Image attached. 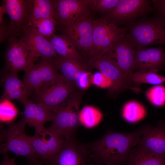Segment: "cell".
Returning <instances> with one entry per match:
<instances>
[{
	"label": "cell",
	"mask_w": 165,
	"mask_h": 165,
	"mask_svg": "<svg viewBox=\"0 0 165 165\" xmlns=\"http://www.w3.org/2000/svg\"><path fill=\"white\" fill-rule=\"evenodd\" d=\"M142 130L143 128L127 134L108 131L86 145L98 164L121 165L127 161L131 151L138 144Z\"/></svg>",
	"instance_id": "1"
},
{
	"label": "cell",
	"mask_w": 165,
	"mask_h": 165,
	"mask_svg": "<svg viewBox=\"0 0 165 165\" xmlns=\"http://www.w3.org/2000/svg\"><path fill=\"white\" fill-rule=\"evenodd\" d=\"M127 27L126 36L134 48L165 45V20L159 14L143 17Z\"/></svg>",
	"instance_id": "2"
},
{
	"label": "cell",
	"mask_w": 165,
	"mask_h": 165,
	"mask_svg": "<svg viewBox=\"0 0 165 165\" xmlns=\"http://www.w3.org/2000/svg\"><path fill=\"white\" fill-rule=\"evenodd\" d=\"M82 94L74 92L55 112L51 125L46 129L56 133L64 139L75 137L81 124L79 108Z\"/></svg>",
	"instance_id": "3"
},
{
	"label": "cell",
	"mask_w": 165,
	"mask_h": 165,
	"mask_svg": "<svg viewBox=\"0 0 165 165\" xmlns=\"http://www.w3.org/2000/svg\"><path fill=\"white\" fill-rule=\"evenodd\" d=\"M151 4L148 0H119L112 10L101 15V18L118 27L125 25L127 27L138 19L155 11Z\"/></svg>",
	"instance_id": "4"
},
{
	"label": "cell",
	"mask_w": 165,
	"mask_h": 165,
	"mask_svg": "<svg viewBox=\"0 0 165 165\" xmlns=\"http://www.w3.org/2000/svg\"><path fill=\"white\" fill-rule=\"evenodd\" d=\"M27 124L23 117L18 122L10 123L6 130L2 132L1 139L4 142L1 147V153L10 151L17 155L25 157L28 160H39L25 134V128Z\"/></svg>",
	"instance_id": "5"
},
{
	"label": "cell",
	"mask_w": 165,
	"mask_h": 165,
	"mask_svg": "<svg viewBox=\"0 0 165 165\" xmlns=\"http://www.w3.org/2000/svg\"><path fill=\"white\" fill-rule=\"evenodd\" d=\"M90 68L96 69L111 81L112 85L108 89V94L115 95L128 89L138 91L125 76L117 64L107 55L94 57L86 62Z\"/></svg>",
	"instance_id": "6"
},
{
	"label": "cell",
	"mask_w": 165,
	"mask_h": 165,
	"mask_svg": "<svg viewBox=\"0 0 165 165\" xmlns=\"http://www.w3.org/2000/svg\"><path fill=\"white\" fill-rule=\"evenodd\" d=\"M2 3L10 19L8 38H20L31 25L32 0H4Z\"/></svg>",
	"instance_id": "7"
},
{
	"label": "cell",
	"mask_w": 165,
	"mask_h": 165,
	"mask_svg": "<svg viewBox=\"0 0 165 165\" xmlns=\"http://www.w3.org/2000/svg\"><path fill=\"white\" fill-rule=\"evenodd\" d=\"M7 40L4 70L16 74L20 71H26L38 58L20 38L9 37Z\"/></svg>",
	"instance_id": "8"
},
{
	"label": "cell",
	"mask_w": 165,
	"mask_h": 165,
	"mask_svg": "<svg viewBox=\"0 0 165 165\" xmlns=\"http://www.w3.org/2000/svg\"><path fill=\"white\" fill-rule=\"evenodd\" d=\"M71 41L86 63L94 56L92 16L59 30Z\"/></svg>",
	"instance_id": "9"
},
{
	"label": "cell",
	"mask_w": 165,
	"mask_h": 165,
	"mask_svg": "<svg viewBox=\"0 0 165 165\" xmlns=\"http://www.w3.org/2000/svg\"><path fill=\"white\" fill-rule=\"evenodd\" d=\"M54 6L53 18L59 30L91 16L86 0H54Z\"/></svg>",
	"instance_id": "10"
},
{
	"label": "cell",
	"mask_w": 165,
	"mask_h": 165,
	"mask_svg": "<svg viewBox=\"0 0 165 165\" xmlns=\"http://www.w3.org/2000/svg\"><path fill=\"white\" fill-rule=\"evenodd\" d=\"M92 18L94 57L105 55L114 43L126 34L127 28L110 23L101 17Z\"/></svg>",
	"instance_id": "11"
},
{
	"label": "cell",
	"mask_w": 165,
	"mask_h": 165,
	"mask_svg": "<svg viewBox=\"0 0 165 165\" xmlns=\"http://www.w3.org/2000/svg\"><path fill=\"white\" fill-rule=\"evenodd\" d=\"M55 63L41 60L25 72L23 81L35 94L51 85L57 79L60 74Z\"/></svg>",
	"instance_id": "12"
},
{
	"label": "cell",
	"mask_w": 165,
	"mask_h": 165,
	"mask_svg": "<svg viewBox=\"0 0 165 165\" xmlns=\"http://www.w3.org/2000/svg\"><path fill=\"white\" fill-rule=\"evenodd\" d=\"M90 154L86 145L74 137L65 139L59 150L45 162L48 165H92L89 161Z\"/></svg>",
	"instance_id": "13"
},
{
	"label": "cell",
	"mask_w": 165,
	"mask_h": 165,
	"mask_svg": "<svg viewBox=\"0 0 165 165\" xmlns=\"http://www.w3.org/2000/svg\"><path fill=\"white\" fill-rule=\"evenodd\" d=\"M75 90L60 74L54 82L41 92L35 94L36 97V103L46 105L55 112L75 91Z\"/></svg>",
	"instance_id": "14"
},
{
	"label": "cell",
	"mask_w": 165,
	"mask_h": 165,
	"mask_svg": "<svg viewBox=\"0 0 165 165\" xmlns=\"http://www.w3.org/2000/svg\"><path fill=\"white\" fill-rule=\"evenodd\" d=\"M125 35L119 38L105 55L115 61L130 81V77L134 70L135 51Z\"/></svg>",
	"instance_id": "15"
},
{
	"label": "cell",
	"mask_w": 165,
	"mask_h": 165,
	"mask_svg": "<svg viewBox=\"0 0 165 165\" xmlns=\"http://www.w3.org/2000/svg\"><path fill=\"white\" fill-rule=\"evenodd\" d=\"M22 102L24 107L23 117L27 124L35 128V135L41 136L45 131V123L52 121L55 111L46 105L33 102L28 99Z\"/></svg>",
	"instance_id": "16"
},
{
	"label": "cell",
	"mask_w": 165,
	"mask_h": 165,
	"mask_svg": "<svg viewBox=\"0 0 165 165\" xmlns=\"http://www.w3.org/2000/svg\"><path fill=\"white\" fill-rule=\"evenodd\" d=\"M38 58L55 63L59 57L49 39L30 27L20 38Z\"/></svg>",
	"instance_id": "17"
},
{
	"label": "cell",
	"mask_w": 165,
	"mask_h": 165,
	"mask_svg": "<svg viewBox=\"0 0 165 165\" xmlns=\"http://www.w3.org/2000/svg\"><path fill=\"white\" fill-rule=\"evenodd\" d=\"M138 145L154 154L165 155V121L156 127L148 126L143 128Z\"/></svg>",
	"instance_id": "18"
},
{
	"label": "cell",
	"mask_w": 165,
	"mask_h": 165,
	"mask_svg": "<svg viewBox=\"0 0 165 165\" xmlns=\"http://www.w3.org/2000/svg\"><path fill=\"white\" fill-rule=\"evenodd\" d=\"M2 72L1 82L4 90L1 101L18 100L22 102L28 99L32 92L24 81L18 77V74L4 70Z\"/></svg>",
	"instance_id": "19"
},
{
	"label": "cell",
	"mask_w": 165,
	"mask_h": 165,
	"mask_svg": "<svg viewBox=\"0 0 165 165\" xmlns=\"http://www.w3.org/2000/svg\"><path fill=\"white\" fill-rule=\"evenodd\" d=\"M134 49V70L157 71L165 63V52L161 48H136Z\"/></svg>",
	"instance_id": "20"
},
{
	"label": "cell",
	"mask_w": 165,
	"mask_h": 165,
	"mask_svg": "<svg viewBox=\"0 0 165 165\" xmlns=\"http://www.w3.org/2000/svg\"><path fill=\"white\" fill-rule=\"evenodd\" d=\"M56 65L67 82L75 89L76 81L81 74L84 72L90 71V68L86 63L73 59L59 57L56 61Z\"/></svg>",
	"instance_id": "21"
},
{
	"label": "cell",
	"mask_w": 165,
	"mask_h": 165,
	"mask_svg": "<svg viewBox=\"0 0 165 165\" xmlns=\"http://www.w3.org/2000/svg\"><path fill=\"white\" fill-rule=\"evenodd\" d=\"M48 39L59 57L77 60L86 63L82 56L65 35L54 33Z\"/></svg>",
	"instance_id": "22"
},
{
	"label": "cell",
	"mask_w": 165,
	"mask_h": 165,
	"mask_svg": "<svg viewBox=\"0 0 165 165\" xmlns=\"http://www.w3.org/2000/svg\"><path fill=\"white\" fill-rule=\"evenodd\" d=\"M136 146L130 151L127 165H165V155H156Z\"/></svg>",
	"instance_id": "23"
},
{
	"label": "cell",
	"mask_w": 165,
	"mask_h": 165,
	"mask_svg": "<svg viewBox=\"0 0 165 165\" xmlns=\"http://www.w3.org/2000/svg\"><path fill=\"white\" fill-rule=\"evenodd\" d=\"M31 22L41 19L53 18L54 0H32Z\"/></svg>",
	"instance_id": "24"
},
{
	"label": "cell",
	"mask_w": 165,
	"mask_h": 165,
	"mask_svg": "<svg viewBox=\"0 0 165 165\" xmlns=\"http://www.w3.org/2000/svg\"><path fill=\"white\" fill-rule=\"evenodd\" d=\"M123 117L131 123L138 122L144 119L146 115L145 108L141 103L135 101L126 103L122 112Z\"/></svg>",
	"instance_id": "25"
},
{
	"label": "cell",
	"mask_w": 165,
	"mask_h": 165,
	"mask_svg": "<svg viewBox=\"0 0 165 165\" xmlns=\"http://www.w3.org/2000/svg\"><path fill=\"white\" fill-rule=\"evenodd\" d=\"M155 70L148 71H138L134 72L130 77V80L134 85L142 83L158 85L165 82V76L157 73Z\"/></svg>",
	"instance_id": "26"
},
{
	"label": "cell",
	"mask_w": 165,
	"mask_h": 165,
	"mask_svg": "<svg viewBox=\"0 0 165 165\" xmlns=\"http://www.w3.org/2000/svg\"><path fill=\"white\" fill-rule=\"evenodd\" d=\"M103 116L102 113L98 109L90 105L84 106L79 114L80 123L87 128H92L98 124Z\"/></svg>",
	"instance_id": "27"
},
{
	"label": "cell",
	"mask_w": 165,
	"mask_h": 165,
	"mask_svg": "<svg viewBox=\"0 0 165 165\" xmlns=\"http://www.w3.org/2000/svg\"><path fill=\"white\" fill-rule=\"evenodd\" d=\"M30 27L38 33L48 39L55 33L57 24L53 18H42L32 22Z\"/></svg>",
	"instance_id": "28"
},
{
	"label": "cell",
	"mask_w": 165,
	"mask_h": 165,
	"mask_svg": "<svg viewBox=\"0 0 165 165\" xmlns=\"http://www.w3.org/2000/svg\"><path fill=\"white\" fill-rule=\"evenodd\" d=\"M28 140L38 159L45 161L50 157L46 144L41 136H27Z\"/></svg>",
	"instance_id": "29"
},
{
	"label": "cell",
	"mask_w": 165,
	"mask_h": 165,
	"mask_svg": "<svg viewBox=\"0 0 165 165\" xmlns=\"http://www.w3.org/2000/svg\"><path fill=\"white\" fill-rule=\"evenodd\" d=\"M41 136L46 144L50 157L59 150L65 140L63 138L46 128L44 133Z\"/></svg>",
	"instance_id": "30"
},
{
	"label": "cell",
	"mask_w": 165,
	"mask_h": 165,
	"mask_svg": "<svg viewBox=\"0 0 165 165\" xmlns=\"http://www.w3.org/2000/svg\"><path fill=\"white\" fill-rule=\"evenodd\" d=\"M146 97L154 106L161 107L165 105V86L161 85H155L147 90Z\"/></svg>",
	"instance_id": "31"
},
{
	"label": "cell",
	"mask_w": 165,
	"mask_h": 165,
	"mask_svg": "<svg viewBox=\"0 0 165 165\" xmlns=\"http://www.w3.org/2000/svg\"><path fill=\"white\" fill-rule=\"evenodd\" d=\"M119 0H86L92 13H106L116 6Z\"/></svg>",
	"instance_id": "32"
},
{
	"label": "cell",
	"mask_w": 165,
	"mask_h": 165,
	"mask_svg": "<svg viewBox=\"0 0 165 165\" xmlns=\"http://www.w3.org/2000/svg\"><path fill=\"white\" fill-rule=\"evenodd\" d=\"M0 119L2 121H9L16 116L17 111L13 105L9 101H1Z\"/></svg>",
	"instance_id": "33"
},
{
	"label": "cell",
	"mask_w": 165,
	"mask_h": 165,
	"mask_svg": "<svg viewBox=\"0 0 165 165\" xmlns=\"http://www.w3.org/2000/svg\"><path fill=\"white\" fill-rule=\"evenodd\" d=\"M92 84L102 89H109L112 85L111 81L101 72H96L92 74Z\"/></svg>",
	"instance_id": "34"
},
{
	"label": "cell",
	"mask_w": 165,
	"mask_h": 165,
	"mask_svg": "<svg viewBox=\"0 0 165 165\" xmlns=\"http://www.w3.org/2000/svg\"><path fill=\"white\" fill-rule=\"evenodd\" d=\"M92 74L90 71L82 72L78 79L76 83V87L82 90L88 89L92 84L91 77Z\"/></svg>",
	"instance_id": "35"
},
{
	"label": "cell",
	"mask_w": 165,
	"mask_h": 165,
	"mask_svg": "<svg viewBox=\"0 0 165 165\" xmlns=\"http://www.w3.org/2000/svg\"><path fill=\"white\" fill-rule=\"evenodd\" d=\"M151 2L155 11L165 20V0H152Z\"/></svg>",
	"instance_id": "36"
},
{
	"label": "cell",
	"mask_w": 165,
	"mask_h": 165,
	"mask_svg": "<svg viewBox=\"0 0 165 165\" xmlns=\"http://www.w3.org/2000/svg\"><path fill=\"white\" fill-rule=\"evenodd\" d=\"M2 154L3 156V159L0 165H16L15 162V158H10L8 156L7 153Z\"/></svg>",
	"instance_id": "37"
},
{
	"label": "cell",
	"mask_w": 165,
	"mask_h": 165,
	"mask_svg": "<svg viewBox=\"0 0 165 165\" xmlns=\"http://www.w3.org/2000/svg\"><path fill=\"white\" fill-rule=\"evenodd\" d=\"M22 165H48V164L46 162L41 160L34 161L28 160L26 163Z\"/></svg>",
	"instance_id": "38"
},
{
	"label": "cell",
	"mask_w": 165,
	"mask_h": 165,
	"mask_svg": "<svg viewBox=\"0 0 165 165\" xmlns=\"http://www.w3.org/2000/svg\"><path fill=\"white\" fill-rule=\"evenodd\" d=\"M95 165H106L103 164H97Z\"/></svg>",
	"instance_id": "39"
}]
</instances>
